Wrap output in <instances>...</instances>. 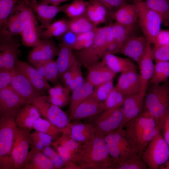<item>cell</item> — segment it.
<instances>
[{"instance_id": "obj_9", "label": "cell", "mask_w": 169, "mask_h": 169, "mask_svg": "<svg viewBox=\"0 0 169 169\" xmlns=\"http://www.w3.org/2000/svg\"><path fill=\"white\" fill-rule=\"evenodd\" d=\"M138 11L139 24L148 43L153 44L161 30V18L156 12L148 7L143 2L136 3Z\"/></svg>"}, {"instance_id": "obj_11", "label": "cell", "mask_w": 169, "mask_h": 169, "mask_svg": "<svg viewBox=\"0 0 169 169\" xmlns=\"http://www.w3.org/2000/svg\"><path fill=\"white\" fill-rule=\"evenodd\" d=\"M96 117L92 123L97 134L104 137L123 128L124 115L121 107L105 110Z\"/></svg>"}, {"instance_id": "obj_46", "label": "cell", "mask_w": 169, "mask_h": 169, "mask_svg": "<svg viewBox=\"0 0 169 169\" xmlns=\"http://www.w3.org/2000/svg\"><path fill=\"white\" fill-rule=\"evenodd\" d=\"M53 142L60 145L71 152L75 157L78 152L81 144L79 143L64 133Z\"/></svg>"}, {"instance_id": "obj_58", "label": "cell", "mask_w": 169, "mask_h": 169, "mask_svg": "<svg viewBox=\"0 0 169 169\" xmlns=\"http://www.w3.org/2000/svg\"><path fill=\"white\" fill-rule=\"evenodd\" d=\"M120 46L114 41L107 45L104 55L107 54H114L120 53Z\"/></svg>"}, {"instance_id": "obj_23", "label": "cell", "mask_w": 169, "mask_h": 169, "mask_svg": "<svg viewBox=\"0 0 169 169\" xmlns=\"http://www.w3.org/2000/svg\"><path fill=\"white\" fill-rule=\"evenodd\" d=\"M148 43L144 54L137 64L139 69L141 91L146 92L152 76L154 66L152 48Z\"/></svg>"}, {"instance_id": "obj_40", "label": "cell", "mask_w": 169, "mask_h": 169, "mask_svg": "<svg viewBox=\"0 0 169 169\" xmlns=\"http://www.w3.org/2000/svg\"><path fill=\"white\" fill-rule=\"evenodd\" d=\"M169 78V61L155 62L150 82L152 84H159L167 81Z\"/></svg>"}, {"instance_id": "obj_45", "label": "cell", "mask_w": 169, "mask_h": 169, "mask_svg": "<svg viewBox=\"0 0 169 169\" xmlns=\"http://www.w3.org/2000/svg\"><path fill=\"white\" fill-rule=\"evenodd\" d=\"M87 2L84 0H74L67 4L63 12L70 19L84 15Z\"/></svg>"}, {"instance_id": "obj_16", "label": "cell", "mask_w": 169, "mask_h": 169, "mask_svg": "<svg viewBox=\"0 0 169 169\" xmlns=\"http://www.w3.org/2000/svg\"><path fill=\"white\" fill-rule=\"evenodd\" d=\"M10 86L28 103H31L36 97L42 95L28 78L15 68L13 70V77Z\"/></svg>"}, {"instance_id": "obj_5", "label": "cell", "mask_w": 169, "mask_h": 169, "mask_svg": "<svg viewBox=\"0 0 169 169\" xmlns=\"http://www.w3.org/2000/svg\"><path fill=\"white\" fill-rule=\"evenodd\" d=\"M145 110L154 118L157 125L169 113V82L152 84L147 90L144 102Z\"/></svg>"}, {"instance_id": "obj_25", "label": "cell", "mask_w": 169, "mask_h": 169, "mask_svg": "<svg viewBox=\"0 0 169 169\" xmlns=\"http://www.w3.org/2000/svg\"><path fill=\"white\" fill-rule=\"evenodd\" d=\"M87 68L88 73L86 80L94 86L113 80L116 74L101 62L95 63Z\"/></svg>"}, {"instance_id": "obj_56", "label": "cell", "mask_w": 169, "mask_h": 169, "mask_svg": "<svg viewBox=\"0 0 169 169\" xmlns=\"http://www.w3.org/2000/svg\"><path fill=\"white\" fill-rule=\"evenodd\" d=\"M98 1L103 5L107 9L116 10L123 5L128 3V0H93Z\"/></svg>"}, {"instance_id": "obj_21", "label": "cell", "mask_w": 169, "mask_h": 169, "mask_svg": "<svg viewBox=\"0 0 169 169\" xmlns=\"http://www.w3.org/2000/svg\"><path fill=\"white\" fill-rule=\"evenodd\" d=\"M146 93V92L140 91L137 94L126 96L121 107L124 115L123 127L125 123L142 112Z\"/></svg>"}, {"instance_id": "obj_32", "label": "cell", "mask_w": 169, "mask_h": 169, "mask_svg": "<svg viewBox=\"0 0 169 169\" xmlns=\"http://www.w3.org/2000/svg\"><path fill=\"white\" fill-rule=\"evenodd\" d=\"M73 50L71 48L62 43L61 44L58 57L56 60L60 76L78 62Z\"/></svg>"}, {"instance_id": "obj_52", "label": "cell", "mask_w": 169, "mask_h": 169, "mask_svg": "<svg viewBox=\"0 0 169 169\" xmlns=\"http://www.w3.org/2000/svg\"><path fill=\"white\" fill-rule=\"evenodd\" d=\"M81 65L78 61L75 65L72 83L69 89L70 91L72 92L84 82L81 69Z\"/></svg>"}, {"instance_id": "obj_43", "label": "cell", "mask_w": 169, "mask_h": 169, "mask_svg": "<svg viewBox=\"0 0 169 169\" xmlns=\"http://www.w3.org/2000/svg\"><path fill=\"white\" fill-rule=\"evenodd\" d=\"M148 167L141 155L136 153L118 165L115 169H147Z\"/></svg>"}, {"instance_id": "obj_27", "label": "cell", "mask_w": 169, "mask_h": 169, "mask_svg": "<svg viewBox=\"0 0 169 169\" xmlns=\"http://www.w3.org/2000/svg\"><path fill=\"white\" fill-rule=\"evenodd\" d=\"M40 116L37 108L31 103H28L18 111L15 117V123L18 127L31 130Z\"/></svg>"}, {"instance_id": "obj_18", "label": "cell", "mask_w": 169, "mask_h": 169, "mask_svg": "<svg viewBox=\"0 0 169 169\" xmlns=\"http://www.w3.org/2000/svg\"><path fill=\"white\" fill-rule=\"evenodd\" d=\"M0 52V70H12L15 68L19 53L20 44L13 37L1 41Z\"/></svg>"}, {"instance_id": "obj_48", "label": "cell", "mask_w": 169, "mask_h": 169, "mask_svg": "<svg viewBox=\"0 0 169 169\" xmlns=\"http://www.w3.org/2000/svg\"><path fill=\"white\" fill-rule=\"evenodd\" d=\"M20 0H0V27L6 23L18 3Z\"/></svg>"}, {"instance_id": "obj_34", "label": "cell", "mask_w": 169, "mask_h": 169, "mask_svg": "<svg viewBox=\"0 0 169 169\" xmlns=\"http://www.w3.org/2000/svg\"><path fill=\"white\" fill-rule=\"evenodd\" d=\"M70 92L64 86L58 83L49 89L47 96L51 103L61 108L69 102Z\"/></svg>"}, {"instance_id": "obj_30", "label": "cell", "mask_w": 169, "mask_h": 169, "mask_svg": "<svg viewBox=\"0 0 169 169\" xmlns=\"http://www.w3.org/2000/svg\"><path fill=\"white\" fill-rule=\"evenodd\" d=\"M38 25L35 19L28 24L21 33L22 42L25 46L28 47H34L41 42V33L43 29Z\"/></svg>"}, {"instance_id": "obj_63", "label": "cell", "mask_w": 169, "mask_h": 169, "mask_svg": "<svg viewBox=\"0 0 169 169\" xmlns=\"http://www.w3.org/2000/svg\"><path fill=\"white\" fill-rule=\"evenodd\" d=\"M33 0V1H38V0Z\"/></svg>"}, {"instance_id": "obj_15", "label": "cell", "mask_w": 169, "mask_h": 169, "mask_svg": "<svg viewBox=\"0 0 169 169\" xmlns=\"http://www.w3.org/2000/svg\"><path fill=\"white\" fill-rule=\"evenodd\" d=\"M26 3L31 8L37 16L43 29L47 28L59 13L63 12L67 4L55 6L40 3L37 1L24 0Z\"/></svg>"}, {"instance_id": "obj_29", "label": "cell", "mask_w": 169, "mask_h": 169, "mask_svg": "<svg viewBox=\"0 0 169 169\" xmlns=\"http://www.w3.org/2000/svg\"><path fill=\"white\" fill-rule=\"evenodd\" d=\"M22 169H54V168L51 160L41 151L31 149Z\"/></svg>"}, {"instance_id": "obj_35", "label": "cell", "mask_w": 169, "mask_h": 169, "mask_svg": "<svg viewBox=\"0 0 169 169\" xmlns=\"http://www.w3.org/2000/svg\"><path fill=\"white\" fill-rule=\"evenodd\" d=\"M48 81L54 85L58 84L60 74L56 60L54 59L33 65Z\"/></svg>"}, {"instance_id": "obj_33", "label": "cell", "mask_w": 169, "mask_h": 169, "mask_svg": "<svg viewBox=\"0 0 169 169\" xmlns=\"http://www.w3.org/2000/svg\"><path fill=\"white\" fill-rule=\"evenodd\" d=\"M94 88L93 85L86 80L72 91L69 102L70 114L78 105L92 95Z\"/></svg>"}, {"instance_id": "obj_38", "label": "cell", "mask_w": 169, "mask_h": 169, "mask_svg": "<svg viewBox=\"0 0 169 169\" xmlns=\"http://www.w3.org/2000/svg\"><path fill=\"white\" fill-rule=\"evenodd\" d=\"M143 2L160 15L162 23L169 27V0H145Z\"/></svg>"}, {"instance_id": "obj_54", "label": "cell", "mask_w": 169, "mask_h": 169, "mask_svg": "<svg viewBox=\"0 0 169 169\" xmlns=\"http://www.w3.org/2000/svg\"><path fill=\"white\" fill-rule=\"evenodd\" d=\"M153 47L169 45V30H161L156 36Z\"/></svg>"}, {"instance_id": "obj_36", "label": "cell", "mask_w": 169, "mask_h": 169, "mask_svg": "<svg viewBox=\"0 0 169 169\" xmlns=\"http://www.w3.org/2000/svg\"><path fill=\"white\" fill-rule=\"evenodd\" d=\"M69 30L68 20L63 18L52 22L47 28L42 32L41 39L51 38L52 37H59Z\"/></svg>"}, {"instance_id": "obj_61", "label": "cell", "mask_w": 169, "mask_h": 169, "mask_svg": "<svg viewBox=\"0 0 169 169\" xmlns=\"http://www.w3.org/2000/svg\"><path fill=\"white\" fill-rule=\"evenodd\" d=\"M160 168L161 169H169V159L165 163L161 166Z\"/></svg>"}, {"instance_id": "obj_50", "label": "cell", "mask_w": 169, "mask_h": 169, "mask_svg": "<svg viewBox=\"0 0 169 169\" xmlns=\"http://www.w3.org/2000/svg\"><path fill=\"white\" fill-rule=\"evenodd\" d=\"M42 152L51 160L54 169H64L65 162L54 148L50 146H46Z\"/></svg>"}, {"instance_id": "obj_14", "label": "cell", "mask_w": 169, "mask_h": 169, "mask_svg": "<svg viewBox=\"0 0 169 169\" xmlns=\"http://www.w3.org/2000/svg\"><path fill=\"white\" fill-rule=\"evenodd\" d=\"M59 50L50 38L42 39L40 42L33 47L29 53L28 59L33 65L54 59Z\"/></svg>"}, {"instance_id": "obj_13", "label": "cell", "mask_w": 169, "mask_h": 169, "mask_svg": "<svg viewBox=\"0 0 169 169\" xmlns=\"http://www.w3.org/2000/svg\"><path fill=\"white\" fill-rule=\"evenodd\" d=\"M27 101L10 87L0 90V117L16 116Z\"/></svg>"}, {"instance_id": "obj_47", "label": "cell", "mask_w": 169, "mask_h": 169, "mask_svg": "<svg viewBox=\"0 0 169 169\" xmlns=\"http://www.w3.org/2000/svg\"><path fill=\"white\" fill-rule=\"evenodd\" d=\"M97 28L95 30L77 34L73 49L79 51L90 46L94 40Z\"/></svg>"}, {"instance_id": "obj_8", "label": "cell", "mask_w": 169, "mask_h": 169, "mask_svg": "<svg viewBox=\"0 0 169 169\" xmlns=\"http://www.w3.org/2000/svg\"><path fill=\"white\" fill-rule=\"evenodd\" d=\"M149 169H158L169 159V146L160 131L149 142L141 154Z\"/></svg>"}, {"instance_id": "obj_20", "label": "cell", "mask_w": 169, "mask_h": 169, "mask_svg": "<svg viewBox=\"0 0 169 169\" xmlns=\"http://www.w3.org/2000/svg\"><path fill=\"white\" fill-rule=\"evenodd\" d=\"M148 43L145 36L132 35L122 44L120 53L138 64L145 52Z\"/></svg>"}, {"instance_id": "obj_55", "label": "cell", "mask_w": 169, "mask_h": 169, "mask_svg": "<svg viewBox=\"0 0 169 169\" xmlns=\"http://www.w3.org/2000/svg\"><path fill=\"white\" fill-rule=\"evenodd\" d=\"M77 35V34L68 30L62 37V43L73 49L76 42Z\"/></svg>"}, {"instance_id": "obj_4", "label": "cell", "mask_w": 169, "mask_h": 169, "mask_svg": "<svg viewBox=\"0 0 169 169\" xmlns=\"http://www.w3.org/2000/svg\"><path fill=\"white\" fill-rule=\"evenodd\" d=\"M114 41L110 24L98 27L92 44L86 48L77 51L75 55L81 65L87 68L103 58L107 45Z\"/></svg>"}, {"instance_id": "obj_62", "label": "cell", "mask_w": 169, "mask_h": 169, "mask_svg": "<svg viewBox=\"0 0 169 169\" xmlns=\"http://www.w3.org/2000/svg\"><path fill=\"white\" fill-rule=\"evenodd\" d=\"M145 0H135L136 3L143 2Z\"/></svg>"}, {"instance_id": "obj_7", "label": "cell", "mask_w": 169, "mask_h": 169, "mask_svg": "<svg viewBox=\"0 0 169 169\" xmlns=\"http://www.w3.org/2000/svg\"><path fill=\"white\" fill-rule=\"evenodd\" d=\"M110 155L115 167L134 154L137 153L132 148L125 129L119 128L104 137Z\"/></svg>"}, {"instance_id": "obj_19", "label": "cell", "mask_w": 169, "mask_h": 169, "mask_svg": "<svg viewBox=\"0 0 169 169\" xmlns=\"http://www.w3.org/2000/svg\"><path fill=\"white\" fill-rule=\"evenodd\" d=\"M62 133L81 144L91 140L96 134L92 123H83L77 121L70 122L64 129Z\"/></svg>"}, {"instance_id": "obj_31", "label": "cell", "mask_w": 169, "mask_h": 169, "mask_svg": "<svg viewBox=\"0 0 169 169\" xmlns=\"http://www.w3.org/2000/svg\"><path fill=\"white\" fill-rule=\"evenodd\" d=\"M107 9L100 2L93 0L87 2L84 15L95 25L105 22Z\"/></svg>"}, {"instance_id": "obj_59", "label": "cell", "mask_w": 169, "mask_h": 169, "mask_svg": "<svg viewBox=\"0 0 169 169\" xmlns=\"http://www.w3.org/2000/svg\"><path fill=\"white\" fill-rule=\"evenodd\" d=\"M70 0H40L38 3L41 4L60 6L61 3Z\"/></svg>"}, {"instance_id": "obj_49", "label": "cell", "mask_w": 169, "mask_h": 169, "mask_svg": "<svg viewBox=\"0 0 169 169\" xmlns=\"http://www.w3.org/2000/svg\"><path fill=\"white\" fill-rule=\"evenodd\" d=\"M114 86L113 80L102 83L94 86L92 96L104 102Z\"/></svg>"}, {"instance_id": "obj_39", "label": "cell", "mask_w": 169, "mask_h": 169, "mask_svg": "<svg viewBox=\"0 0 169 169\" xmlns=\"http://www.w3.org/2000/svg\"><path fill=\"white\" fill-rule=\"evenodd\" d=\"M33 128L35 131L50 136L53 138V141L56 140L60 136L64 130L56 126L47 120L40 117L35 121Z\"/></svg>"}, {"instance_id": "obj_2", "label": "cell", "mask_w": 169, "mask_h": 169, "mask_svg": "<svg viewBox=\"0 0 169 169\" xmlns=\"http://www.w3.org/2000/svg\"><path fill=\"white\" fill-rule=\"evenodd\" d=\"M76 163L81 169H114L104 136L96 134L90 141L82 144Z\"/></svg>"}, {"instance_id": "obj_41", "label": "cell", "mask_w": 169, "mask_h": 169, "mask_svg": "<svg viewBox=\"0 0 169 169\" xmlns=\"http://www.w3.org/2000/svg\"><path fill=\"white\" fill-rule=\"evenodd\" d=\"M53 141V139L50 136L35 131L31 134V149L42 152L45 147L52 144Z\"/></svg>"}, {"instance_id": "obj_60", "label": "cell", "mask_w": 169, "mask_h": 169, "mask_svg": "<svg viewBox=\"0 0 169 169\" xmlns=\"http://www.w3.org/2000/svg\"><path fill=\"white\" fill-rule=\"evenodd\" d=\"M64 169H81L76 163L72 161L65 162Z\"/></svg>"}, {"instance_id": "obj_42", "label": "cell", "mask_w": 169, "mask_h": 169, "mask_svg": "<svg viewBox=\"0 0 169 169\" xmlns=\"http://www.w3.org/2000/svg\"><path fill=\"white\" fill-rule=\"evenodd\" d=\"M111 25L114 41L121 47L125 40L133 35L134 27L125 26L115 22Z\"/></svg>"}, {"instance_id": "obj_64", "label": "cell", "mask_w": 169, "mask_h": 169, "mask_svg": "<svg viewBox=\"0 0 169 169\" xmlns=\"http://www.w3.org/2000/svg\"></svg>"}, {"instance_id": "obj_10", "label": "cell", "mask_w": 169, "mask_h": 169, "mask_svg": "<svg viewBox=\"0 0 169 169\" xmlns=\"http://www.w3.org/2000/svg\"><path fill=\"white\" fill-rule=\"evenodd\" d=\"M31 103L38 110L40 115L58 127L64 129L70 122L69 118L61 108L52 104L48 96L36 97Z\"/></svg>"}, {"instance_id": "obj_26", "label": "cell", "mask_w": 169, "mask_h": 169, "mask_svg": "<svg viewBox=\"0 0 169 169\" xmlns=\"http://www.w3.org/2000/svg\"><path fill=\"white\" fill-rule=\"evenodd\" d=\"M111 13L116 22L127 26L135 27L138 19V11L136 3L125 4Z\"/></svg>"}, {"instance_id": "obj_17", "label": "cell", "mask_w": 169, "mask_h": 169, "mask_svg": "<svg viewBox=\"0 0 169 169\" xmlns=\"http://www.w3.org/2000/svg\"><path fill=\"white\" fill-rule=\"evenodd\" d=\"M104 102L92 95L78 105L70 114V120H78L96 116L105 110Z\"/></svg>"}, {"instance_id": "obj_3", "label": "cell", "mask_w": 169, "mask_h": 169, "mask_svg": "<svg viewBox=\"0 0 169 169\" xmlns=\"http://www.w3.org/2000/svg\"><path fill=\"white\" fill-rule=\"evenodd\" d=\"M34 13L24 0L17 3L5 24L0 28L1 41L20 35L30 23L36 19Z\"/></svg>"}, {"instance_id": "obj_51", "label": "cell", "mask_w": 169, "mask_h": 169, "mask_svg": "<svg viewBox=\"0 0 169 169\" xmlns=\"http://www.w3.org/2000/svg\"><path fill=\"white\" fill-rule=\"evenodd\" d=\"M152 50L155 62L169 61V45L153 47Z\"/></svg>"}, {"instance_id": "obj_22", "label": "cell", "mask_w": 169, "mask_h": 169, "mask_svg": "<svg viewBox=\"0 0 169 169\" xmlns=\"http://www.w3.org/2000/svg\"><path fill=\"white\" fill-rule=\"evenodd\" d=\"M115 86L126 96L140 92L141 81L137 70L121 73Z\"/></svg>"}, {"instance_id": "obj_37", "label": "cell", "mask_w": 169, "mask_h": 169, "mask_svg": "<svg viewBox=\"0 0 169 169\" xmlns=\"http://www.w3.org/2000/svg\"><path fill=\"white\" fill-rule=\"evenodd\" d=\"M69 29L77 34L96 29L97 26L93 23L85 15L68 20Z\"/></svg>"}, {"instance_id": "obj_6", "label": "cell", "mask_w": 169, "mask_h": 169, "mask_svg": "<svg viewBox=\"0 0 169 169\" xmlns=\"http://www.w3.org/2000/svg\"><path fill=\"white\" fill-rule=\"evenodd\" d=\"M15 117H0V169H13L12 150L17 125Z\"/></svg>"}, {"instance_id": "obj_1", "label": "cell", "mask_w": 169, "mask_h": 169, "mask_svg": "<svg viewBox=\"0 0 169 169\" xmlns=\"http://www.w3.org/2000/svg\"><path fill=\"white\" fill-rule=\"evenodd\" d=\"M123 127L132 148L141 155L149 142L160 131L153 116L145 110L125 123Z\"/></svg>"}, {"instance_id": "obj_44", "label": "cell", "mask_w": 169, "mask_h": 169, "mask_svg": "<svg viewBox=\"0 0 169 169\" xmlns=\"http://www.w3.org/2000/svg\"><path fill=\"white\" fill-rule=\"evenodd\" d=\"M126 96L114 86L104 102L105 110L121 107Z\"/></svg>"}, {"instance_id": "obj_57", "label": "cell", "mask_w": 169, "mask_h": 169, "mask_svg": "<svg viewBox=\"0 0 169 169\" xmlns=\"http://www.w3.org/2000/svg\"><path fill=\"white\" fill-rule=\"evenodd\" d=\"M157 126L160 132H163V136L169 146V113Z\"/></svg>"}, {"instance_id": "obj_12", "label": "cell", "mask_w": 169, "mask_h": 169, "mask_svg": "<svg viewBox=\"0 0 169 169\" xmlns=\"http://www.w3.org/2000/svg\"><path fill=\"white\" fill-rule=\"evenodd\" d=\"M30 130L16 126L12 150L14 169H22L30 147Z\"/></svg>"}, {"instance_id": "obj_53", "label": "cell", "mask_w": 169, "mask_h": 169, "mask_svg": "<svg viewBox=\"0 0 169 169\" xmlns=\"http://www.w3.org/2000/svg\"><path fill=\"white\" fill-rule=\"evenodd\" d=\"M13 70H0V90L10 86L12 80Z\"/></svg>"}, {"instance_id": "obj_24", "label": "cell", "mask_w": 169, "mask_h": 169, "mask_svg": "<svg viewBox=\"0 0 169 169\" xmlns=\"http://www.w3.org/2000/svg\"><path fill=\"white\" fill-rule=\"evenodd\" d=\"M15 69L23 74L34 87L40 92L49 90L50 86L41 74L34 67L18 60Z\"/></svg>"}, {"instance_id": "obj_28", "label": "cell", "mask_w": 169, "mask_h": 169, "mask_svg": "<svg viewBox=\"0 0 169 169\" xmlns=\"http://www.w3.org/2000/svg\"><path fill=\"white\" fill-rule=\"evenodd\" d=\"M101 62L116 74L137 69L136 65L131 60L114 54L105 55Z\"/></svg>"}]
</instances>
